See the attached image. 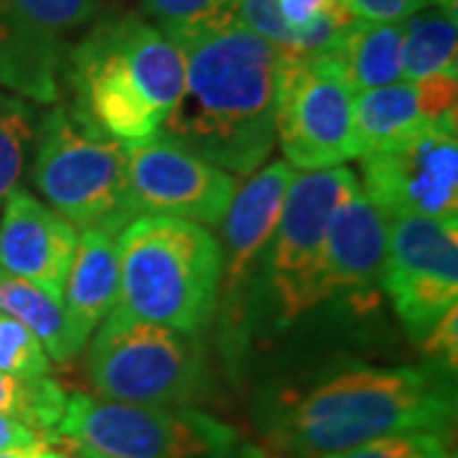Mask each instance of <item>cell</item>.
<instances>
[{
    "mask_svg": "<svg viewBox=\"0 0 458 458\" xmlns=\"http://www.w3.org/2000/svg\"><path fill=\"white\" fill-rule=\"evenodd\" d=\"M456 418L454 377L436 367L346 364L273 393L260 430L293 458H327L400 433H441Z\"/></svg>",
    "mask_w": 458,
    "mask_h": 458,
    "instance_id": "cell-1",
    "label": "cell"
},
{
    "mask_svg": "<svg viewBox=\"0 0 458 458\" xmlns=\"http://www.w3.org/2000/svg\"><path fill=\"white\" fill-rule=\"evenodd\" d=\"M183 89L161 135L232 176H252L276 148L280 54L240 23L171 36Z\"/></svg>",
    "mask_w": 458,
    "mask_h": 458,
    "instance_id": "cell-2",
    "label": "cell"
},
{
    "mask_svg": "<svg viewBox=\"0 0 458 458\" xmlns=\"http://www.w3.org/2000/svg\"><path fill=\"white\" fill-rule=\"evenodd\" d=\"M69 110L123 146L156 138L183 89V54L135 13L98 18L64 59Z\"/></svg>",
    "mask_w": 458,
    "mask_h": 458,
    "instance_id": "cell-3",
    "label": "cell"
},
{
    "mask_svg": "<svg viewBox=\"0 0 458 458\" xmlns=\"http://www.w3.org/2000/svg\"><path fill=\"white\" fill-rule=\"evenodd\" d=\"M120 262L117 309L150 324L199 336L219 306L222 252L209 229L140 214L114 237Z\"/></svg>",
    "mask_w": 458,
    "mask_h": 458,
    "instance_id": "cell-4",
    "label": "cell"
},
{
    "mask_svg": "<svg viewBox=\"0 0 458 458\" xmlns=\"http://www.w3.org/2000/svg\"><path fill=\"white\" fill-rule=\"evenodd\" d=\"M31 181L74 229L113 237L138 212L128 183V148L92 131L69 105H54L36 125Z\"/></svg>",
    "mask_w": 458,
    "mask_h": 458,
    "instance_id": "cell-5",
    "label": "cell"
},
{
    "mask_svg": "<svg viewBox=\"0 0 458 458\" xmlns=\"http://www.w3.org/2000/svg\"><path fill=\"white\" fill-rule=\"evenodd\" d=\"M95 331L87 342V375L102 400L194 408L212 390L197 336L135 318L117 306Z\"/></svg>",
    "mask_w": 458,
    "mask_h": 458,
    "instance_id": "cell-6",
    "label": "cell"
},
{
    "mask_svg": "<svg viewBox=\"0 0 458 458\" xmlns=\"http://www.w3.org/2000/svg\"><path fill=\"white\" fill-rule=\"evenodd\" d=\"M56 441L99 458H232L240 433L197 408L69 394Z\"/></svg>",
    "mask_w": 458,
    "mask_h": 458,
    "instance_id": "cell-7",
    "label": "cell"
},
{
    "mask_svg": "<svg viewBox=\"0 0 458 458\" xmlns=\"http://www.w3.org/2000/svg\"><path fill=\"white\" fill-rule=\"evenodd\" d=\"M357 186V174L342 165L295 174L265 260L280 327H291L321 303L328 222Z\"/></svg>",
    "mask_w": 458,
    "mask_h": 458,
    "instance_id": "cell-8",
    "label": "cell"
},
{
    "mask_svg": "<svg viewBox=\"0 0 458 458\" xmlns=\"http://www.w3.org/2000/svg\"><path fill=\"white\" fill-rule=\"evenodd\" d=\"M276 146L301 171L357 158L354 92L327 59H283L276 92Z\"/></svg>",
    "mask_w": 458,
    "mask_h": 458,
    "instance_id": "cell-9",
    "label": "cell"
},
{
    "mask_svg": "<svg viewBox=\"0 0 458 458\" xmlns=\"http://www.w3.org/2000/svg\"><path fill=\"white\" fill-rule=\"evenodd\" d=\"M357 158L360 189L387 219H458L456 128L430 125Z\"/></svg>",
    "mask_w": 458,
    "mask_h": 458,
    "instance_id": "cell-10",
    "label": "cell"
},
{
    "mask_svg": "<svg viewBox=\"0 0 458 458\" xmlns=\"http://www.w3.org/2000/svg\"><path fill=\"white\" fill-rule=\"evenodd\" d=\"M382 288L415 342L458 306V219H390Z\"/></svg>",
    "mask_w": 458,
    "mask_h": 458,
    "instance_id": "cell-11",
    "label": "cell"
},
{
    "mask_svg": "<svg viewBox=\"0 0 458 458\" xmlns=\"http://www.w3.org/2000/svg\"><path fill=\"white\" fill-rule=\"evenodd\" d=\"M105 0H0V87L56 105L66 38L89 29Z\"/></svg>",
    "mask_w": 458,
    "mask_h": 458,
    "instance_id": "cell-12",
    "label": "cell"
},
{
    "mask_svg": "<svg viewBox=\"0 0 458 458\" xmlns=\"http://www.w3.org/2000/svg\"><path fill=\"white\" fill-rule=\"evenodd\" d=\"M128 148V183L135 212L174 216L209 229L222 225L237 179L174 140L148 138Z\"/></svg>",
    "mask_w": 458,
    "mask_h": 458,
    "instance_id": "cell-13",
    "label": "cell"
},
{
    "mask_svg": "<svg viewBox=\"0 0 458 458\" xmlns=\"http://www.w3.org/2000/svg\"><path fill=\"white\" fill-rule=\"evenodd\" d=\"M295 179V168L276 161L258 168L229 204L222 225V280L219 303L240 306L255 273L265 267L267 250L278 229L283 201Z\"/></svg>",
    "mask_w": 458,
    "mask_h": 458,
    "instance_id": "cell-14",
    "label": "cell"
},
{
    "mask_svg": "<svg viewBox=\"0 0 458 458\" xmlns=\"http://www.w3.org/2000/svg\"><path fill=\"white\" fill-rule=\"evenodd\" d=\"M80 232L26 189H13L0 214V270L33 283L62 303Z\"/></svg>",
    "mask_w": 458,
    "mask_h": 458,
    "instance_id": "cell-15",
    "label": "cell"
},
{
    "mask_svg": "<svg viewBox=\"0 0 458 458\" xmlns=\"http://www.w3.org/2000/svg\"><path fill=\"white\" fill-rule=\"evenodd\" d=\"M390 219L364 197L360 186L344 199L328 222L324 270H321V303L334 295L372 298L382 285L387 258Z\"/></svg>",
    "mask_w": 458,
    "mask_h": 458,
    "instance_id": "cell-16",
    "label": "cell"
},
{
    "mask_svg": "<svg viewBox=\"0 0 458 458\" xmlns=\"http://www.w3.org/2000/svg\"><path fill=\"white\" fill-rule=\"evenodd\" d=\"M120 295L117 242L105 229H84L66 273L62 309L72 344L80 352L95 328L113 313Z\"/></svg>",
    "mask_w": 458,
    "mask_h": 458,
    "instance_id": "cell-17",
    "label": "cell"
},
{
    "mask_svg": "<svg viewBox=\"0 0 458 458\" xmlns=\"http://www.w3.org/2000/svg\"><path fill=\"white\" fill-rule=\"evenodd\" d=\"M327 62L349 89L367 92L403 80V21L377 23L354 18Z\"/></svg>",
    "mask_w": 458,
    "mask_h": 458,
    "instance_id": "cell-18",
    "label": "cell"
},
{
    "mask_svg": "<svg viewBox=\"0 0 458 458\" xmlns=\"http://www.w3.org/2000/svg\"><path fill=\"white\" fill-rule=\"evenodd\" d=\"M436 125L430 120L426 99L418 82H400L377 87L354 95V143L357 156L385 146L403 135ZM443 128V125H441Z\"/></svg>",
    "mask_w": 458,
    "mask_h": 458,
    "instance_id": "cell-19",
    "label": "cell"
},
{
    "mask_svg": "<svg viewBox=\"0 0 458 458\" xmlns=\"http://www.w3.org/2000/svg\"><path fill=\"white\" fill-rule=\"evenodd\" d=\"M458 74L456 0H428L403 21V80Z\"/></svg>",
    "mask_w": 458,
    "mask_h": 458,
    "instance_id": "cell-20",
    "label": "cell"
},
{
    "mask_svg": "<svg viewBox=\"0 0 458 458\" xmlns=\"http://www.w3.org/2000/svg\"><path fill=\"white\" fill-rule=\"evenodd\" d=\"M0 313L31 328L54 361H69L80 354L72 344L62 303L29 280L16 278L5 270H0Z\"/></svg>",
    "mask_w": 458,
    "mask_h": 458,
    "instance_id": "cell-21",
    "label": "cell"
},
{
    "mask_svg": "<svg viewBox=\"0 0 458 458\" xmlns=\"http://www.w3.org/2000/svg\"><path fill=\"white\" fill-rule=\"evenodd\" d=\"M69 394L51 377L21 379L0 372V415L36 430L41 438L56 441V428L62 423Z\"/></svg>",
    "mask_w": 458,
    "mask_h": 458,
    "instance_id": "cell-22",
    "label": "cell"
},
{
    "mask_svg": "<svg viewBox=\"0 0 458 458\" xmlns=\"http://www.w3.org/2000/svg\"><path fill=\"white\" fill-rule=\"evenodd\" d=\"M36 113L26 99L0 95V199L16 189L36 138Z\"/></svg>",
    "mask_w": 458,
    "mask_h": 458,
    "instance_id": "cell-23",
    "label": "cell"
},
{
    "mask_svg": "<svg viewBox=\"0 0 458 458\" xmlns=\"http://www.w3.org/2000/svg\"><path fill=\"white\" fill-rule=\"evenodd\" d=\"M140 11L165 36L237 23V0H140Z\"/></svg>",
    "mask_w": 458,
    "mask_h": 458,
    "instance_id": "cell-24",
    "label": "cell"
},
{
    "mask_svg": "<svg viewBox=\"0 0 458 458\" xmlns=\"http://www.w3.org/2000/svg\"><path fill=\"white\" fill-rule=\"evenodd\" d=\"M0 372L21 379L49 377L51 372V357L38 336L5 313H0Z\"/></svg>",
    "mask_w": 458,
    "mask_h": 458,
    "instance_id": "cell-25",
    "label": "cell"
},
{
    "mask_svg": "<svg viewBox=\"0 0 458 458\" xmlns=\"http://www.w3.org/2000/svg\"><path fill=\"white\" fill-rule=\"evenodd\" d=\"M327 458H451L441 433H400Z\"/></svg>",
    "mask_w": 458,
    "mask_h": 458,
    "instance_id": "cell-26",
    "label": "cell"
},
{
    "mask_svg": "<svg viewBox=\"0 0 458 458\" xmlns=\"http://www.w3.org/2000/svg\"><path fill=\"white\" fill-rule=\"evenodd\" d=\"M234 21L276 47L280 56H293L295 31L280 16L278 0H237Z\"/></svg>",
    "mask_w": 458,
    "mask_h": 458,
    "instance_id": "cell-27",
    "label": "cell"
},
{
    "mask_svg": "<svg viewBox=\"0 0 458 458\" xmlns=\"http://www.w3.org/2000/svg\"><path fill=\"white\" fill-rule=\"evenodd\" d=\"M423 352L430 360V367L441 369L445 375H456L458 361V306L443 316L433 331L423 339Z\"/></svg>",
    "mask_w": 458,
    "mask_h": 458,
    "instance_id": "cell-28",
    "label": "cell"
},
{
    "mask_svg": "<svg viewBox=\"0 0 458 458\" xmlns=\"http://www.w3.org/2000/svg\"><path fill=\"white\" fill-rule=\"evenodd\" d=\"M426 3L428 0H346L352 16L360 21H377V23L405 21Z\"/></svg>",
    "mask_w": 458,
    "mask_h": 458,
    "instance_id": "cell-29",
    "label": "cell"
},
{
    "mask_svg": "<svg viewBox=\"0 0 458 458\" xmlns=\"http://www.w3.org/2000/svg\"><path fill=\"white\" fill-rule=\"evenodd\" d=\"M278 8L283 21L293 31L309 26L316 18L336 13V11H349L346 0H278Z\"/></svg>",
    "mask_w": 458,
    "mask_h": 458,
    "instance_id": "cell-30",
    "label": "cell"
},
{
    "mask_svg": "<svg viewBox=\"0 0 458 458\" xmlns=\"http://www.w3.org/2000/svg\"><path fill=\"white\" fill-rule=\"evenodd\" d=\"M44 441H47V438H41V436H38L36 430H31L29 426L18 423L13 418H8V415H0V454L16 451V448H29V445H36V443Z\"/></svg>",
    "mask_w": 458,
    "mask_h": 458,
    "instance_id": "cell-31",
    "label": "cell"
},
{
    "mask_svg": "<svg viewBox=\"0 0 458 458\" xmlns=\"http://www.w3.org/2000/svg\"><path fill=\"white\" fill-rule=\"evenodd\" d=\"M56 445L62 443H36V445H29V448H16V451H5L0 454V458H56L62 456L64 451H59Z\"/></svg>",
    "mask_w": 458,
    "mask_h": 458,
    "instance_id": "cell-32",
    "label": "cell"
},
{
    "mask_svg": "<svg viewBox=\"0 0 458 458\" xmlns=\"http://www.w3.org/2000/svg\"><path fill=\"white\" fill-rule=\"evenodd\" d=\"M232 458H288L285 454H280L276 448H262L255 443H240L237 451L232 454Z\"/></svg>",
    "mask_w": 458,
    "mask_h": 458,
    "instance_id": "cell-33",
    "label": "cell"
},
{
    "mask_svg": "<svg viewBox=\"0 0 458 458\" xmlns=\"http://www.w3.org/2000/svg\"><path fill=\"white\" fill-rule=\"evenodd\" d=\"M74 454H77V458H99V456H92V454H84V451H77V448H72Z\"/></svg>",
    "mask_w": 458,
    "mask_h": 458,
    "instance_id": "cell-34",
    "label": "cell"
},
{
    "mask_svg": "<svg viewBox=\"0 0 458 458\" xmlns=\"http://www.w3.org/2000/svg\"><path fill=\"white\" fill-rule=\"evenodd\" d=\"M56 458H69V456H66V454H62V456H56Z\"/></svg>",
    "mask_w": 458,
    "mask_h": 458,
    "instance_id": "cell-35",
    "label": "cell"
}]
</instances>
